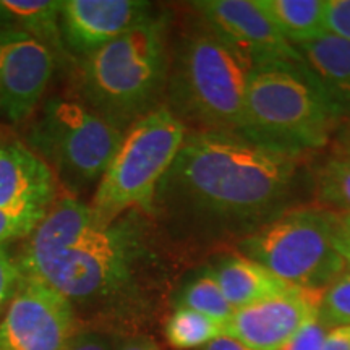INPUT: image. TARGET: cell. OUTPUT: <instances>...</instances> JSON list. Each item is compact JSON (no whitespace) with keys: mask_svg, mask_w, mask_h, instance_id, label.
Here are the masks:
<instances>
[{"mask_svg":"<svg viewBox=\"0 0 350 350\" xmlns=\"http://www.w3.org/2000/svg\"><path fill=\"white\" fill-rule=\"evenodd\" d=\"M295 170L297 156L242 133L188 130L152 213L188 234L252 224L286 200Z\"/></svg>","mask_w":350,"mask_h":350,"instance_id":"obj_1","label":"cell"},{"mask_svg":"<svg viewBox=\"0 0 350 350\" xmlns=\"http://www.w3.org/2000/svg\"><path fill=\"white\" fill-rule=\"evenodd\" d=\"M143 213L96 222L75 243L38 256H18L21 275L38 279L88 313L119 314L137 295L139 275L154 260Z\"/></svg>","mask_w":350,"mask_h":350,"instance_id":"obj_2","label":"cell"},{"mask_svg":"<svg viewBox=\"0 0 350 350\" xmlns=\"http://www.w3.org/2000/svg\"><path fill=\"white\" fill-rule=\"evenodd\" d=\"M167 18L152 15L116 41L80 59L77 88L81 103L126 130L159 107L167 86Z\"/></svg>","mask_w":350,"mask_h":350,"instance_id":"obj_3","label":"cell"},{"mask_svg":"<svg viewBox=\"0 0 350 350\" xmlns=\"http://www.w3.org/2000/svg\"><path fill=\"white\" fill-rule=\"evenodd\" d=\"M255 68L243 52L203 26L175 47L165 86L167 107L188 130L242 133Z\"/></svg>","mask_w":350,"mask_h":350,"instance_id":"obj_4","label":"cell"},{"mask_svg":"<svg viewBox=\"0 0 350 350\" xmlns=\"http://www.w3.org/2000/svg\"><path fill=\"white\" fill-rule=\"evenodd\" d=\"M344 119L301 62H273L253 70L242 135L299 156L319 150Z\"/></svg>","mask_w":350,"mask_h":350,"instance_id":"obj_5","label":"cell"},{"mask_svg":"<svg viewBox=\"0 0 350 350\" xmlns=\"http://www.w3.org/2000/svg\"><path fill=\"white\" fill-rule=\"evenodd\" d=\"M187 133V126L167 106L156 107L133 122L90 204L94 221L104 226L130 211L152 213L157 187Z\"/></svg>","mask_w":350,"mask_h":350,"instance_id":"obj_6","label":"cell"},{"mask_svg":"<svg viewBox=\"0 0 350 350\" xmlns=\"http://www.w3.org/2000/svg\"><path fill=\"white\" fill-rule=\"evenodd\" d=\"M240 252L301 288L325 291L347 271L336 237V213L323 208L292 209L271 219L240 242Z\"/></svg>","mask_w":350,"mask_h":350,"instance_id":"obj_7","label":"cell"},{"mask_svg":"<svg viewBox=\"0 0 350 350\" xmlns=\"http://www.w3.org/2000/svg\"><path fill=\"white\" fill-rule=\"evenodd\" d=\"M125 131L80 99L55 96L29 129L28 144L55 177L77 190L103 177Z\"/></svg>","mask_w":350,"mask_h":350,"instance_id":"obj_8","label":"cell"},{"mask_svg":"<svg viewBox=\"0 0 350 350\" xmlns=\"http://www.w3.org/2000/svg\"><path fill=\"white\" fill-rule=\"evenodd\" d=\"M77 331L70 301L38 279L20 274L0 321V350H67Z\"/></svg>","mask_w":350,"mask_h":350,"instance_id":"obj_9","label":"cell"},{"mask_svg":"<svg viewBox=\"0 0 350 350\" xmlns=\"http://www.w3.org/2000/svg\"><path fill=\"white\" fill-rule=\"evenodd\" d=\"M59 55L20 29H0V119L20 124L34 112Z\"/></svg>","mask_w":350,"mask_h":350,"instance_id":"obj_10","label":"cell"},{"mask_svg":"<svg viewBox=\"0 0 350 350\" xmlns=\"http://www.w3.org/2000/svg\"><path fill=\"white\" fill-rule=\"evenodd\" d=\"M201 23L256 67L273 62H300L299 52L271 23L258 0H196L191 2Z\"/></svg>","mask_w":350,"mask_h":350,"instance_id":"obj_11","label":"cell"},{"mask_svg":"<svg viewBox=\"0 0 350 350\" xmlns=\"http://www.w3.org/2000/svg\"><path fill=\"white\" fill-rule=\"evenodd\" d=\"M323 292L291 287L284 294L235 310L226 323V334L250 350H281L319 317Z\"/></svg>","mask_w":350,"mask_h":350,"instance_id":"obj_12","label":"cell"},{"mask_svg":"<svg viewBox=\"0 0 350 350\" xmlns=\"http://www.w3.org/2000/svg\"><path fill=\"white\" fill-rule=\"evenodd\" d=\"M154 15L142 0H64L60 34L73 57L91 55Z\"/></svg>","mask_w":350,"mask_h":350,"instance_id":"obj_13","label":"cell"},{"mask_svg":"<svg viewBox=\"0 0 350 350\" xmlns=\"http://www.w3.org/2000/svg\"><path fill=\"white\" fill-rule=\"evenodd\" d=\"M55 193L54 170L31 148L0 142V211L46 216Z\"/></svg>","mask_w":350,"mask_h":350,"instance_id":"obj_14","label":"cell"},{"mask_svg":"<svg viewBox=\"0 0 350 350\" xmlns=\"http://www.w3.org/2000/svg\"><path fill=\"white\" fill-rule=\"evenodd\" d=\"M300 62L344 117H350V41L327 33L295 46Z\"/></svg>","mask_w":350,"mask_h":350,"instance_id":"obj_15","label":"cell"},{"mask_svg":"<svg viewBox=\"0 0 350 350\" xmlns=\"http://www.w3.org/2000/svg\"><path fill=\"white\" fill-rule=\"evenodd\" d=\"M208 271L234 310L284 294L294 287L247 256L226 258Z\"/></svg>","mask_w":350,"mask_h":350,"instance_id":"obj_16","label":"cell"},{"mask_svg":"<svg viewBox=\"0 0 350 350\" xmlns=\"http://www.w3.org/2000/svg\"><path fill=\"white\" fill-rule=\"evenodd\" d=\"M258 5L294 47L327 34V0H258Z\"/></svg>","mask_w":350,"mask_h":350,"instance_id":"obj_17","label":"cell"},{"mask_svg":"<svg viewBox=\"0 0 350 350\" xmlns=\"http://www.w3.org/2000/svg\"><path fill=\"white\" fill-rule=\"evenodd\" d=\"M8 26L20 29L57 55L67 54L60 34V12L64 0H0Z\"/></svg>","mask_w":350,"mask_h":350,"instance_id":"obj_18","label":"cell"},{"mask_svg":"<svg viewBox=\"0 0 350 350\" xmlns=\"http://www.w3.org/2000/svg\"><path fill=\"white\" fill-rule=\"evenodd\" d=\"M222 334H226V323L183 306H177L164 326L165 339L175 350L204 347Z\"/></svg>","mask_w":350,"mask_h":350,"instance_id":"obj_19","label":"cell"},{"mask_svg":"<svg viewBox=\"0 0 350 350\" xmlns=\"http://www.w3.org/2000/svg\"><path fill=\"white\" fill-rule=\"evenodd\" d=\"M318 196L336 213L350 214V144L327 157L318 172Z\"/></svg>","mask_w":350,"mask_h":350,"instance_id":"obj_20","label":"cell"},{"mask_svg":"<svg viewBox=\"0 0 350 350\" xmlns=\"http://www.w3.org/2000/svg\"><path fill=\"white\" fill-rule=\"evenodd\" d=\"M178 306L195 310L221 323L229 321L235 312L208 269L182 287Z\"/></svg>","mask_w":350,"mask_h":350,"instance_id":"obj_21","label":"cell"},{"mask_svg":"<svg viewBox=\"0 0 350 350\" xmlns=\"http://www.w3.org/2000/svg\"><path fill=\"white\" fill-rule=\"evenodd\" d=\"M318 319L327 329L350 326V269L325 288Z\"/></svg>","mask_w":350,"mask_h":350,"instance_id":"obj_22","label":"cell"},{"mask_svg":"<svg viewBox=\"0 0 350 350\" xmlns=\"http://www.w3.org/2000/svg\"><path fill=\"white\" fill-rule=\"evenodd\" d=\"M44 216L34 214H15L0 211V245H7L10 240L26 239L36 229Z\"/></svg>","mask_w":350,"mask_h":350,"instance_id":"obj_23","label":"cell"},{"mask_svg":"<svg viewBox=\"0 0 350 350\" xmlns=\"http://www.w3.org/2000/svg\"><path fill=\"white\" fill-rule=\"evenodd\" d=\"M327 331L329 329L317 318L301 327L281 350H323Z\"/></svg>","mask_w":350,"mask_h":350,"instance_id":"obj_24","label":"cell"},{"mask_svg":"<svg viewBox=\"0 0 350 350\" xmlns=\"http://www.w3.org/2000/svg\"><path fill=\"white\" fill-rule=\"evenodd\" d=\"M20 279L16 258L8 252L7 245H0V308L10 300Z\"/></svg>","mask_w":350,"mask_h":350,"instance_id":"obj_25","label":"cell"},{"mask_svg":"<svg viewBox=\"0 0 350 350\" xmlns=\"http://www.w3.org/2000/svg\"><path fill=\"white\" fill-rule=\"evenodd\" d=\"M327 33L350 41V0H327Z\"/></svg>","mask_w":350,"mask_h":350,"instance_id":"obj_26","label":"cell"},{"mask_svg":"<svg viewBox=\"0 0 350 350\" xmlns=\"http://www.w3.org/2000/svg\"><path fill=\"white\" fill-rule=\"evenodd\" d=\"M67 350H113L107 334L94 329L77 331L70 340Z\"/></svg>","mask_w":350,"mask_h":350,"instance_id":"obj_27","label":"cell"},{"mask_svg":"<svg viewBox=\"0 0 350 350\" xmlns=\"http://www.w3.org/2000/svg\"><path fill=\"white\" fill-rule=\"evenodd\" d=\"M336 237L340 255L347 262V268H350V214L336 213Z\"/></svg>","mask_w":350,"mask_h":350,"instance_id":"obj_28","label":"cell"},{"mask_svg":"<svg viewBox=\"0 0 350 350\" xmlns=\"http://www.w3.org/2000/svg\"><path fill=\"white\" fill-rule=\"evenodd\" d=\"M323 350H350V326L327 331Z\"/></svg>","mask_w":350,"mask_h":350,"instance_id":"obj_29","label":"cell"},{"mask_svg":"<svg viewBox=\"0 0 350 350\" xmlns=\"http://www.w3.org/2000/svg\"><path fill=\"white\" fill-rule=\"evenodd\" d=\"M113 350H161V347L151 336L138 334L122 339L119 344L113 345Z\"/></svg>","mask_w":350,"mask_h":350,"instance_id":"obj_30","label":"cell"},{"mask_svg":"<svg viewBox=\"0 0 350 350\" xmlns=\"http://www.w3.org/2000/svg\"><path fill=\"white\" fill-rule=\"evenodd\" d=\"M201 350H250L248 347H245L242 342H239L237 339L230 338V336L222 334L216 338L211 342L204 345Z\"/></svg>","mask_w":350,"mask_h":350,"instance_id":"obj_31","label":"cell"},{"mask_svg":"<svg viewBox=\"0 0 350 350\" xmlns=\"http://www.w3.org/2000/svg\"><path fill=\"white\" fill-rule=\"evenodd\" d=\"M5 28H10V26H8L5 12H3V8H2V3H0V29H5Z\"/></svg>","mask_w":350,"mask_h":350,"instance_id":"obj_32","label":"cell"}]
</instances>
